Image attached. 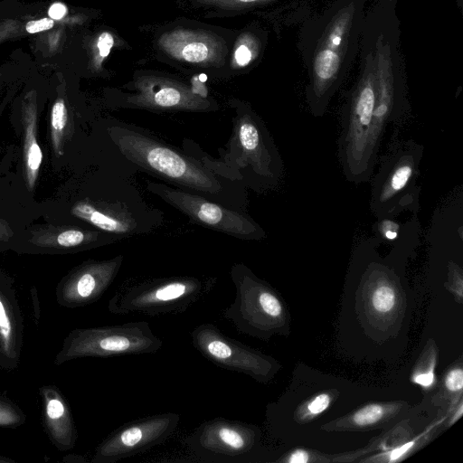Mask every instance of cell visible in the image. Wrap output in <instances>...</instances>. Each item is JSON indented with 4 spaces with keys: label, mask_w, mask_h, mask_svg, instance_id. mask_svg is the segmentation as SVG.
Listing matches in <instances>:
<instances>
[{
    "label": "cell",
    "mask_w": 463,
    "mask_h": 463,
    "mask_svg": "<svg viewBox=\"0 0 463 463\" xmlns=\"http://www.w3.org/2000/svg\"><path fill=\"white\" fill-rule=\"evenodd\" d=\"M368 0H331L305 20L298 48L307 72L305 100L320 118L354 66Z\"/></svg>",
    "instance_id": "6da1fadb"
},
{
    "label": "cell",
    "mask_w": 463,
    "mask_h": 463,
    "mask_svg": "<svg viewBox=\"0 0 463 463\" xmlns=\"http://www.w3.org/2000/svg\"><path fill=\"white\" fill-rule=\"evenodd\" d=\"M357 76L340 109L337 156L345 179L354 184L370 181L379 157L372 144L377 88L373 49L362 26Z\"/></svg>",
    "instance_id": "7a4b0ae2"
},
{
    "label": "cell",
    "mask_w": 463,
    "mask_h": 463,
    "mask_svg": "<svg viewBox=\"0 0 463 463\" xmlns=\"http://www.w3.org/2000/svg\"><path fill=\"white\" fill-rule=\"evenodd\" d=\"M423 146L412 139L394 137L379 156L378 171L372 175L369 207L376 219L399 217L420 210V163ZM370 179V180H371Z\"/></svg>",
    "instance_id": "3957f363"
},
{
    "label": "cell",
    "mask_w": 463,
    "mask_h": 463,
    "mask_svg": "<svg viewBox=\"0 0 463 463\" xmlns=\"http://www.w3.org/2000/svg\"><path fill=\"white\" fill-rule=\"evenodd\" d=\"M109 135L126 158L156 176L203 194L222 192L213 172L196 158L128 126L116 125Z\"/></svg>",
    "instance_id": "277c9868"
},
{
    "label": "cell",
    "mask_w": 463,
    "mask_h": 463,
    "mask_svg": "<svg viewBox=\"0 0 463 463\" xmlns=\"http://www.w3.org/2000/svg\"><path fill=\"white\" fill-rule=\"evenodd\" d=\"M214 278L173 276L156 278L121 287L108 302L116 315L142 314L156 317L185 312L205 298L215 285Z\"/></svg>",
    "instance_id": "5b68a950"
},
{
    "label": "cell",
    "mask_w": 463,
    "mask_h": 463,
    "mask_svg": "<svg viewBox=\"0 0 463 463\" xmlns=\"http://www.w3.org/2000/svg\"><path fill=\"white\" fill-rule=\"evenodd\" d=\"M163 346L146 321L75 328L63 339L54 365L84 357L155 354Z\"/></svg>",
    "instance_id": "8992f818"
},
{
    "label": "cell",
    "mask_w": 463,
    "mask_h": 463,
    "mask_svg": "<svg viewBox=\"0 0 463 463\" xmlns=\"http://www.w3.org/2000/svg\"><path fill=\"white\" fill-rule=\"evenodd\" d=\"M230 150L225 167L247 169L260 190L278 186L283 176V161L261 118L250 109L239 112L233 119Z\"/></svg>",
    "instance_id": "52a82bcc"
},
{
    "label": "cell",
    "mask_w": 463,
    "mask_h": 463,
    "mask_svg": "<svg viewBox=\"0 0 463 463\" xmlns=\"http://www.w3.org/2000/svg\"><path fill=\"white\" fill-rule=\"evenodd\" d=\"M230 275L235 287V298L222 311V317L241 334L268 335L282 316L279 298L244 264H233Z\"/></svg>",
    "instance_id": "ba28073f"
},
{
    "label": "cell",
    "mask_w": 463,
    "mask_h": 463,
    "mask_svg": "<svg viewBox=\"0 0 463 463\" xmlns=\"http://www.w3.org/2000/svg\"><path fill=\"white\" fill-rule=\"evenodd\" d=\"M147 189L206 228L245 240L266 237L263 229L249 215L228 209L201 195L153 182L147 184Z\"/></svg>",
    "instance_id": "9c48e42d"
},
{
    "label": "cell",
    "mask_w": 463,
    "mask_h": 463,
    "mask_svg": "<svg viewBox=\"0 0 463 463\" xmlns=\"http://www.w3.org/2000/svg\"><path fill=\"white\" fill-rule=\"evenodd\" d=\"M175 412L158 413L125 423L96 448L91 463H115L165 441L178 426Z\"/></svg>",
    "instance_id": "30bf717a"
},
{
    "label": "cell",
    "mask_w": 463,
    "mask_h": 463,
    "mask_svg": "<svg viewBox=\"0 0 463 463\" xmlns=\"http://www.w3.org/2000/svg\"><path fill=\"white\" fill-rule=\"evenodd\" d=\"M194 349L205 359L225 370L262 381L272 369L270 360L250 346L227 336L211 323L195 326L190 333Z\"/></svg>",
    "instance_id": "8fae6325"
},
{
    "label": "cell",
    "mask_w": 463,
    "mask_h": 463,
    "mask_svg": "<svg viewBox=\"0 0 463 463\" xmlns=\"http://www.w3.org/2000/svg\"><path fill=\"white\" fill-rule=\"evenodd\" d=\"M257 431L253 426L218 417L198 426L186 439L192 452L205 461L239 462L254 448Z\"/></svg>",
    "instance_id": "7c38bea8"
},
{
    "label": "cell",
    "mask_w": 463,
    "mask_h": 463,
    "mask_svg": "<svg viewBox=\"0 0 463 463\" xmlns=\"http://www.w3.org/2000/svg\"><path fill=\"white\" fill-rule=\"evenodd\" d=\"M134 93L128 94L125 103L133 108L158 111H207L213 102L191 87L170 78L141 75L134 81ZM126 105V106H127Z\"/></svg>",
    "instance_id": "4fadbf2b"
},
{
    "label": "cell",
    "mask_w": 463,
    "mask_h": 463,
    "mask_svg": "<svg viewBox=\"0 0 463 463\" xmlns=\"http://www.w3.org/2000/svg\"><path fill=\"white\" fill-rule=\"evenodd\" d=\"M123 256L109 260H88L65 275L56 287L57 303L67 308H77L99 300L116 279Z\"/></svg>",
    "instance_id": "5bb4252c"
},
{
    "label": "cell",
    "mask_w": 463,
    "mask_h": 463,
    "mask_svg": "<svg viewBox=\"0 0 463 463\" xmlns=\"http://www.w3.org/2000/svg\"><path fill=\"white\" fill-rule=\"evenodd\" d=\"M71 213L106 234L118 238L149 232L152 226L141 221L140 212L126 200L118 199L92 202L81 200L76 203Z\"/></svg>",
    "instance_id": "9a60e30c"
},
{
    "label": "cell",
    "mask_w": 463,
    "mask_h": 463,
    "mask_svg": "<svg viewBox=\"0 0 463 463\" xmlns=\"http://www.w3.org/2000/svg\"><path fill=\"white\" fill-rule=\"evenodd\" d=\"M158 45L168 56L203 67L220 66L226 55L225 43L201 30L175 29L163 33Z\"/></svg>",
    "instance_id": "2e32d148"
},
{
    "label": "cell",
    "mask_w": 463,
    "mask_h": 463,
    "mask_svg": "<svg viewBox=\"0 0 463 463\" xmlns=\"http://www.w3.org/2000/svg\"><path fill=\"white\" fill-rule=\"evenodd\" d=\"M24 337V323L13 281L0 274V369L18 367Z\"/></svg>",
    "instance_id": "e0dca14e"
},
{
    "label": "cell",
    "mask_w": 463,
    "mask_h": 463,
    "mask_svg": "<svg viewBox=\"0 0 463 463\" xmlns=\"http://www.w3.org/2000/svg\"><path fill=\"white\" fill-rule=\"evenodd\" d=\"M42 402V420L51 443L59 450L74 448L78 432L66 398L54 384L39 388Z\"/></svg>",
    "instance_id": "ac0fdd59"
},
{
    "label": "cell",
    "mask_w": 463,
    "mask_h": 463,
    "mask_svg": "<svg viewBox=\"0 0 463 463\" xmlns=\"http://www.w3.org/2000/svg\"><path fill=\"white\" fill-rule=\"evenodd\" d=\"M22 105L24 178L27 189L33 191L43 162V153L37 140V94L33 90L25 93Z\"/></svg>",
    "instance_id": "d6986e66"
},
{
    "label": "cell",
    "mask_w": 463,
    "mask_h": 463,
    "mask_svg": "<svg viewBox=\"0 0 463 463\" xmlns=\"http://www.w3.org/2000/svg\"><path fill=\"white\" fill-rule=\"evenodd\" d=\"M76 20H56L47 15L14 14L0 20V44L5 41L38 34L58 27L72 24Z\"/></svg>",
    "instance_id": "ffe728a7"
},
{
    "label": "cell",
    "mask_w": 463,
    "mask_h": 463,
    "mask_svg": "<svg viewBox=\"0 0 463 463\" xmlns=\"http://www.w3.org/2000/svg\"><path fill=\"white\" fill-rule=\"evenodd\" d=\"M372 238L375 242L390 244L398 249L405 242L416 245L420 238V223L417 214L402 222L398 217H383L375 220Z\"/></svg>",
    "instance_id": "44dd1931"
},
{
    "label": "cell",
    "mask_w": 463,
    "mask_h": 463,
    "mask_svg": "<svg viewBox=\"0 0 463 463\" xmlns=\"http://www.w3.org/2000/svg\"><path fill=\"white\" fill-rule=\"evenodd\" d=\"M100 233L95 231L76 228L45 230L31 240L37 247L51 250H70L84 248L100 241Z\"/></svg>",
    "instance_id": "7402d4cb"
},
{
    "label": "cell",
    "mask_w": 463,
    "mask_h": 463,
    "mask_svg": "<svg viewBox=\"0 0 463 463\" xmlns=\"http://www.w3.org/2000/svg\"><path fill=\"white\" fill-rule=\"evenodd\" d=\"M69 113L63 98H57L51 111V140L56 156L63 155V145Z\"/></svg>",
    "instance_id": "603a6c76"
},
{
    "label": "cell",
    "mask_w": 463,
    "mask_h": 463,
    "mask_svg": "<svg viewBox=\"0 0 463 463\" xmlns=\"http://www.w3.org/2000/svg\"><path fill=\"white\" fill-rule=\"evenodd\" d=\"M260 43L257 37L251 33H244L238 38L233 56L232 66L242 68L250 64L258 55Z\"/></svg>",
    "instance_id": "cb8c5ba5"
},
{
    "label": "cell",
    "mask_w": 463,
    "mask_h": 463,
    "mask_svg": "<svg viewBox=\"0 0 463 463\" xmlns=\"http://www.w3.org/2000/svg\"><path fill=\"white\" fill-rule=\"evenodd\" d=\"M25 421L24 411L8 396L0 392V428L15 429Z\"/></svg>",
    "instance_id": "d4e9b609"
},
{
    "label": "cell",
    "mask_w": 463,
    "mask_h": 463,
    "mask_svg": "<svg viewBox=\"0 0 463 463\" xmlns=\"http://www.w3.org/2000/svg\"><path fill=\"white\" fill-rule=\"evenodd\" d=\"M114 45V37L109 32H102L95 40L92 47L90 66L99 71Z\"/></svg>",
    "instance_id": "484cf974"
},
{
    "label": "cell",
    "mask_w": 463,
    "mask_h": 463,
    "mask_svg": "<svg viewBox=\"0 0 463 463\" xmlns=\"http://www.w3.org/2000/svg\"><path fill=\"white\" fill-rule=\"evenodd\" d=\"M395 292L388 285H381L375 288L372 297V305L380 313H387L395 305Z\"/></svg>",
    "instance_id": "4316f807"
},
{
    "label": "cell",
    "mask_w": 463,
    "mask_h": 463,
    "mask_svg": "<svg viewBox=\"0 0 463 463\" xmlns=\"http://www.w3.org/2000/svg\"><path fill=\"white\" fill-rule=\"evenodd\" d=\"M384 409L379 404H370L359 411L353 416V421L357 426L371 425L378 421L383 415Z\"/></svg>",
    "instance_id": "83f0119b"
},
{
    "label": "cell",
    "mask_w": 463,
    "mask_h": 463,
    "mask_svg": "<svg viewBox=\"0 0 463 463\" xmlns=\"http://www.w3.org/2000/svg\"><path fill=\"white\" fill-rule=\"evenodd\" d=\"M446 387L452 392L460 391L463 387L462 369L457 368L451 370L445 379Z\"/></svg>",
    "instance_id": "f1b7e54d"
},
{
    "label": "cell",
    "mask_w": 463,
    "mask_h": 463,
    "mask_svg": "<svg viewBox=\"0 0 463 463\" xmlns=\"http://www.w3.org/2000/svg\"><path fill=\"white\" fill-rule=\"evenodd\" d=\"M330 403V397L326 393H322L317 396L308 405V411L313 414H317L324 411Z\"/></svg>",
    "instance_id": "f546056e"
},
{
    "label": "cell",
    "mask_w": 463,
    "mask_h": 463,
    "mask_svg": "<svg viewBox=\"0 0 463 463\" xmlns=\"http://www.w3.org/2000/svg\"><path fill=\"white\" fill-rule=\"evenodd\" d=\"M48 14L56 20H66L71 17L69 16L67 6L61 2L52 3L47 9Z\"/></svg>",
    "instance_id": "4dcf8cb0"
},
{
    "label": "cell",
    "mask_w": 463,
    "mask_h": 463,
    "mask_svg": "<svg viewBox=\"0 0 463 463\" xmlns=\"http://www.w3.org/2000/svg\"><path fill=\"white\" fill-rule=\"evenodd\" d=\"M21 7L15 5L14 0H5L0 3V20L16 14Z\"/></svg>",
    "instance_id": "1f68e13d"
},
{
    "label": "cell",
    "mask_w": 463,
    "mask_h": 463,
    "mask_svg": "<svg viewBox=\"0 0 463 463\" xmlns=\"http://www.w3.org/2000/svg\"><path fill=\"white\" fill-rule=\"evenodd\" d=\"M19 65L17 63H5L0 65V85L8 80V79L14 73H16Z\"/></svg>",
    "instance_id": "d6a6232c"
},
{
    "label": "cell",
    "mask_w": 463,
    "mask_h": 463,
    "mask_svg": "<svg viewBox=\"0 0 463 463\" xmlns=\"http://www.w3.org/2000/svg\"><path fill=\"white\" fill-rule=\"evenodd\" d=\"M414 383L423 386L430 387L434 382V373L430 370L428 373L416 374L413 378Z\"/></svg>",
    "instance_id": "836d02e7"
},
{
    "label": "cell",
    "mask_w": 463,
    "mask_h": 463,
    "mask_svg": "<svg viewBox=\"0 0 463 463\" xmlns=\"http://www.w3.org/2000/svg\"><path fill=\"white\" fill-rule=\"evenodd\" d=\"M288 461L292 463H306L308 461V455L306 451L298 449L291 454Z\"/></svg>",
    "instance_id": "e575fe53"
},
{
    "label": "cell",
    "mask_w": 463,
    "mask_h": 463,
    "mask_svg": "<svg viewBox=\"0 0 463 463\" xmlns=\"http://www.w3.org/2000/svg\"><path fill=\"white\" fill-rule=\"evenodd\" d=\"M412 446V442H410V443H407L394 450H392L391 453H390V460H396L398 458H400L401 456H402L403 454H405V452L411 449V447Z\"/></svg>",
    "instance_id": "d590c367"
},
{
    "label": "cell",
    "mask_w": 463,
    "mask_h": 463,
    "mask_svg": "<svg viewBox=\"0 0 463 463\" xmlns=\"http://www.w3.org/2000/svg\"><path fill=\"white\" fill-rule=\"evenodd\" d=\"M31 295H32V301H33V319H34L35 323L37 324L38 320L40 318V307H39V302H38V297H37V293L32 292Z\"/></svg>",
    "instance_id": "8d00e7d4"
},
{
    "label": "cell",
    "mask_w": 463,
    "mask_h": 463,
    "mask_svg": "<svg viewBox=\"0 0 463 463\" xmlns=\"http://www.w3.org/2000/svg\"><path fill=\"white\" fill-rule=\"evenodd\" d=\"M11 236L9 228L5 222H0V241H7Z\"/></svg>",
    "instance_id": "74e56055"
},
{
    "label": "cell",
    "mask_w": 463,
    "mask_h": 463,
    "mask_svg": "<svg viewBox=\"0 0 463 463\" xmlns=\"http://www.w3.org/2000/svg\"><path fill=\"white\" fill-rule=\"evenodd\" d=\"M63 461L67 462H84L85 459L81 456L79 455H68L63 458Z\"/></svg>",
    "instance_id": "f35d334b"
}]
</instances>
